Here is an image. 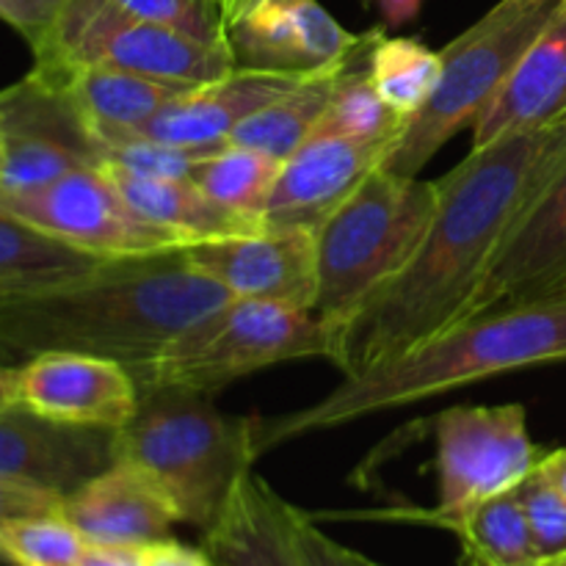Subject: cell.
<instances>
[{
    "label": "cell",
    "instance_id": "ac0fdd59",
    "mask_svg": "<svg viewBox=\"0 0 566 566\" xmlns=\"http://www.w3.org/2000/svg\"><path fill=\"white\" fill-rule=\"evenodd\" d=\"M302 81L304 77L235 66L219 81L182 92L138 133L171 147L205 155L216 153L230 144V136L241 127V122Z\"/></svg>",
    "mask_w": 566,
    "mask_h": 566
},
{
    "label": "cell",
    "instance_id": "d590c367",
    "mask_svg": "<svg viewBox=\"0 0 566 566\" xmlns=\"http://www.w3.org/2000/svg\"><path fill=\"white\" fill-rule=\"evenodd\" d=\"M144 566H213L210 556L197 547H188L182 542L160 539L144 547Z\"/></svg>",
    "mask_w": 566,
    "mask_h": 566
},
{
    "label": "cell",
    "instance_id": "8fae6325",
    "mask_svg": "<svg viewBox=\"0 0 566 566\" xmlns=\"http://www.w3.org/2000/svg\"><path fill=\"white\" fill-rule=\"evenodd\" d=\"M0 193L31 191L83 166H103L72 99L36 70L0 92Z\"/></svg>",
    "mask_w": 566,
    "mask_h": 566
},
{
    "label": "cell",
    "instance_id": "4fadbf2b",
    "mask_svg": "<svg viewBox=\"0 0 566 566\" xmlns=\"http://www.w3.org/2000/svg\"><path fill=\"white\" fill-rule=\"evenodd\" d=\"M566 298V164L531 205L470 296L462 318L475 321Z\"/></svg>",
    "mask_w": 566,
    "mask_h": 566
},
{
    "label": "cell",
    "instance_id": "7402d4cb",
    "mask_svg": "<svg viewBox=\"0 0 566 566\" xmlns=\"http://www.w3.org/2000/svg\"><path fill=\"white\" fill-rule=\"evenodd\" d=\"M103 169L133 210L153 224L175 232L186 247L265 230L263 219L224 208L188 177H142L108 164H103Z\"/></svg>",
    "mask_w": 566,
    "mask_h": 566
},
{
    "label": "cell",
    "instance_id": "8992f818",
    "mask_svg": "<svg viewBox=\"0 0 566 566\" xmlns=\"http://www.w3.org/2000/svg\"><path fill=\"white\" fill-rule=\"evenodd\" d=\"M562 0H497L479 22L440 50L429 103L409 116L381 169L420 177L423 166L497 97Z\"/></svg>",
    "mask_w": 566,
    "mask_h": 566
},
{
    "label": "cell",
    "instance_id": "ab89813d",
    "mask_svg": "<svg viewBox=\"0 0 566 566\" xmlns=\"http://www.w3.org/2000/svg\"><path fill=\"white\" fill-rule=\"evenodd\" d=\"M14 401V390H11V368H0V407Z\"/></svg>",
    "mask_w": 566,
    "mask_h": 566
},
{
    "label": "cell",
    "instance_id": "7bdbcfd3",
    "mask_svg": "<svg viewBox=\"0 0 566 566\" xmlns=\"http://www.w3.org/2000/svg\"><path fill=\"white\" fill-rule=\"evenodd\" d=\"M459 566H486V564H481V562H473V558L462 556V564H459Z\"/></svg>",
    "mask_w": 566,
    "mask_h": 566
},
{
    "label": "cell",
    "instance_id": "52a82bcc",
    "mask_svg": "<svg viewBox=\"0 0 566 566\" xmlns=\"http://www.w3.org/2000/svg\"><path fill=\"white\" fill-rule=\"evenodd\" d=\"M307 357H335V332L313 310L232 296L133 370V379L138 392L213 396L254 370Z\"/></svg>",
    "mask_w": 566,
    "mask_h": 566
},
{
    "label": "cell",
    "instance_id": "3957f363",
    "mask_svg": "<svg viewBox=\"0 0 566 566\" xmlns=\"http://www.w3.org/2000/svg\"><path fill=\"white\" fill-rule=\"evenodd\" d=\"M566 359V298L514 307L451 326L357 376L310 407L276 418H254V453L315 431L381 415L473 381Z\"/></svg>",
    "mask_w": 566,
    "mask_h": 566
},
{
    "label": "cell",
    "instance_id": "6da1fadb",
    "mask_svg": "<svg viewBox=\"0 0 566 566\" xmlns=\"http://www.w3.org/2000/svg\"><path fill=\"white\" fill-rule=\"evenodd\" d=\"M566 164V114L470 149L437 177V210L418 254L346 326L332 363L357 376L459 324L470 296L531 205Z\"/></svg>",
    "mask_w": 566,
    "mask_h": 566
},
{
    "label": "cell",
    "instance_id": "9a60e30c",
    "mask_svg": "<svg viewBox=\"0 0 566 566\" xmlns=\"http://www.w3.org/2000/svg\"><path fill=\"white\" fill-rule=\"evenodd\" d=\"M14 403L48 420L122 429L138 409V385L116 359L53 352L11 368Z\"/></svg>",
    "mask_w": 566,
    "mask_h": 566
},
{
    "label": "cell",
    "instance_id": "f35d334b",
    "mask_svg": "<svg viewBox=\"0 0 566 566\" xmlns=\"http://www.w3.org/2000/svg\"><path fill=\"white\" fill-rule=\"evenodd\" d=\"M536 470H539V473L545 475L558 492H562V497L566 501V448H562V451L545 453Z\"/></svg>",
    "mask_w": 566,
    "mask_h": 566
},
{
    "label": "cell",
    "instance_id": "277c9868",
    "mask_svg": "<svg viewBox=\"0 0 566 566\" xmlns=\"http://www.w3.org/2000/svg\"><path fill=\"white\" fill-rule=\"evenodd\" d=\"M114 459L147 475L180 523L205 534L258 462L254 418L219 412L199 392H138L136 415L114 434Z\"/></svg>",
    "mask_w": 566,
    "mask_h": 566
},
{
    "label": "cell",
    "instance_id": "83f0119b",
    "mask_svg": "<svg viewBox=\"0 0 566 566\" xmlns=\"http://www.w3.org/2000/svg\"><path fill=\"white\" fill-rule=\"evenodd\" d=\"M280 169L282 160L271 155L227 144L224 149L202 155L188 180L197 182L210 199L224 208L263 219L265 202H269Z\"/></svg>",
    "mask_w": 566,
    "mask_h": 566
},
{
    "label": "cell",
    "instance_id": "ba28073f",
    "mask_svg": "<svg viewBox=\"0 0 566 566\" xmlns=\"http://www.w3.org/2000/svg\"><path fill=\"white\" fill-rule=\"evenodd\" d=\"M33 55L36 66H114L180 88L205 86L235 70L227 48L138 20L111 0H70Z\"/></svg>",
    "mask_w": 566,
    "mask_h": 566
},
{
    "label": "cell",
    "instance_id": "1f68e13d",
    "mask_svg": "<svg viewBox=\"0 0 566 566\" xmlns=\"http://www.w3.org/2000/svg\"><path fill=\"white\" fill-rule=\"evenodd\" d=\"M539 468V464H536ZM517 497L523 503L525 520L534 534L536 551L542 558H553L566 551V501L562 492L539 473L528 475L523 484L517 486Z\"/></svg>",
    "mask_w": 566,
    "mask_h": 566
},
{
    "label": "cell",
    "instance_id": "5b68a950",
    "mask_svg": "<svg viewBox=\"0 0 566 566\" xmlns=\"http://www.w3.org/2000/svg\"><path fill=\"white\" fill-rule=\"evenodd\" d=\"M437 210V180L376 169L315 230L318 291L313 313L335 332L409 269ZM335 359V357H332Z\"/></svg>",
    "mask_w": 566,
    "mask_h": 566
},
{
    "label": "cell",
    "instance_id": "d6a6232c",
    "mask_svg": "<svg viewBox=\"0 0 566 566\" xmlns=\"http://www.w3.org/2000/svg\"><path fill=\"white\" fill-rule=\"evenodd\" d=\"M291 525L293 539H296L304 566H385L376 564L374 558L363 556V553L352 551V547L340 545L337 539H332V536L324 534V531L313 523V517L304 514L302 509L293 506Z\"/></svg>",
    "mask_w": 566,
    "mask_h": 566
},
{
    "label": "cell",
    "instance_id": "ffe728a7",
    "mask_svg": "<svg viewBox=\"0 0 566 566\" xmlns=\"http://www.w3.org/2000/svg\"><path fill=\"white\" fill-rule=\"evenodd\" d=\"M566 114V0L497 97L473 122V147L534 130Z\"/></svg>",
    "mask_w": 566,
    "mask_h": 566
},
{
    "label": "cell",
    "instance_id": "4dcf8cb0",
    "mask_svg": "<svg viewBox=\"0 0 566 566\" xmlns=\"http://www.w3.org/2000/svg\"><path fill=\"white\" fill-rule=\"evenodd\" d=\"M138 20L158 22L199 42L227 48V17L221 0H111Z\"/></svg>",
    "mask_w": 566,
    "mask_h": 566
},
{
    "label": "cell",
    "instance_id": "7a4b0ae2",
    "mask_svg": "<svg viewBox=\"0 0 566 566\" xmlns=\"http://www.w3.org/2000/svg\"><path fill=\"white\" fill-rule=\"evenodd\" d=\"M230 298L182 249L108 258L66 280L0 293V368L70 352L116 359L133 374Z\"/></svg>",
    "mask_w": 566,
    "mask_h": 566
},
{
    "label": "cell",
    "instance_id": "d6986e66",
    "mask_svg": "<svg viewBox=\"0 0 566 566\" xmlns=\"http://www.w3.org/2000/svg\"><path fill=\"white\" fill-rule=\"evenodd\" d=\"M61 514L92 545H138L169 539L180 523L169 497L130 464L114 462L64 495Z\"/></svg>",
    "mask_w": 566,
    "mask_h": 566
},
{
    "label": "cell",
    "instance_id": "d4e9b609",
    "mask_svg": "<svg viewBox=\"0 0 566 566\" xmlns=\"http://www.w3.org/2000/svg\"><path fill=\"white\" fill-rule=\"evenodd\" d=\"M379 33H368L363 48L337 72L329 105L313 136H340L357 142L396 144L407 127V119L390 108L376 92L368 70V50Z\"/></svg>",
    "mask_w": 566,
    "mask_h": 566
},
{
    "label": "cell",
    "instance_id": "74e56055",
    "mask_svg": "<svg viewBox=\"0 0 566 566\" xmlns=\"http://www.w3.org/2000/svg\"><path fill=\"white\" fill-rule=\"evenodd\" d=\"M376 6H379V11H381V17H385L387 25L401 28L420 14V9H423V0H376Z\"/></svg>",
    "mask_w": 566,
    "mask_h": 566
},
{
    "label": "cell",
    "instance_id": "f546056e",
    "mask_svg": "<svg viewBox=\"0 0 566 566\" xmlns=\"http://www.w3.org/2000/svg\"><path fill=\"white\" fill-rule=\"evenodd\" d=\"M9 566H77L86 539L61 512L33 514L0 525Z\"/></svg>",
    "mask_w": 566,
    "mask_h": 566
},
{
    "label": "cell",
    "instance_id": "e0dca14e",
    "mask_svg": "<svg viewBox=\"0 0 566 566\" xmlns=\"http://www.w3.org/2000/svg\"><path fill=\"white\" fill-rule=\"evenodd\" d=\"M390 144L340 136H310L291 158L282 160L263 224L271 230L304 227L318 230L359 182L385 164Z\"/></svg>",
    "mask_w": 566,
    "mask_h": 566
},
{
    "label": "cell",
    "instance_id": "60d3db41",
    "mask_svg": "<svg viewBox=\"0 0 566 566\" xmlns=\"http://www.w3.org/2000/svg\"><path fill=\"white\" fill-rule=\"evenodd\" d=\"M247 3H252V0H221V6H224V17L230 20L232 14H235L238 9H243Z\"/></svg>",
    "mask_w": 566,
    "mask_h": 566
},
{
    "label": "cell",
    "instance_id": "44dd1931",
    "mask_svg": "<svg viewBox=\"0 0 566 566\" xmlns=\"http://www.w3.org/2000/svg\"><path fill=\"white\" fill-rule=\"evenodd\" d=\"M291 512L293 503L249 470L213 528L205 531V553L213 566H304L293 539Z\"/></svg>",
    "mask_w": 566,
    "mask_h": 566
},
{
    "label": "cell",
    "instance_id": "7c38bea8",
    "mask_svg": "<svg viewBox=\"0 0 566 566\" xmlns=\"http://www.w3.org/2000/svg\"><path fill=\"white\" fill-rule=\"evenodd\" d=\"M365 36L348 33L318 0H252L227 20V50L238 70L313 77L340 70Z\"/></svg>",
    "mask_w": 566,
    "mask_h": 566
},
{
    "label": "cell",
    "instance_id": "f1b7e54d",
    "mask_svg": "<svg viewBox=\"0 0 566 566\" xmlns=\"http://www.w3.org/2000/svg\"><path fill=\"white\" fill-rule=\"evenodd\" d=\"M368 70L376 92L403 119L429 103L440 77V53L418 39L376 36L368 50Z\"/></svg>",
    "mask_w": 566,
    "mask_h": 566
},
{
    "label": "cell",
    "instance_id": "2e32d148",
    "mask_svg": "<svg viewBox=\"0 0 566 566\" xmlns=\"http://www.w3.org/2000/svg\"><path fill=\"white\" fill-rule=\"evenodd\" d=\"M114 429L48 420L20 403L0 407V479L70 495L114 459Z\"/></svg>",
    "mask_w": 566,
    "mask_h": 566
},
{
    "label": "cell",
    "instance_id": "9c48e42d",
    "mask_svg": "<svg viewBox=\"0 0 566 566\" xmlns=\"http://www.w3.org/2000/svg\"><path fill=\"white\" fill-rule=\"evenodd\" d=\"M542 457L520 403L446 409L437 418L440 503L434 514H420V520L440 525L490 497L517 490Z\"/></svg>",
    "mask_w": 566,
    "mask_h": 566
},
{
    "label": "cell",
    "instance_id": "4316f807",
    "mask_svg": "<svg viewBox=\"0 0 566 566\" xmlns=\"http://www.w3.org/2000/svg\"><path fill=\"white\" fill-rule=\"evenodd\" d=\"M105 258L81 252L0 210V293L83 274Z\"/></svg>",
    "mask_w": 566,
    "mask_h": 566
},
{
    "label": "cell",
    "instance_id": "836d02e7",
    "mask_svg": "<svg viewBox=\"0 0 566 566\" xmlns=\"http://www.w3.org/2000/svg\"><path fill=\"white\" fill-rule=\"evenodd\" d=\"M66 6L70 0H0V20L14 25L31 48H36L53 31Z\"/></svg>",
    "mask_w": 566,
    "mask_h": 566
},
{
    "label": "cell",
    "instance_id": "8d00e7d4",
    "mask_svg": "<svg viewBox=\"0 0 566 566\" xmlns=\"http://www.w3.org/2000/svg\"><path fill=\"white\" fill-rule=\"evenodd\" d=\"M77 566H144V547L92 545V542H86Z\"/></svg>",
    "mask_w": 566,
    "mask_h": 566
},
{
    "label": "cell",
    "instance_id": "f6af8a7d",
    "mask_svg": "<svg viewBox=\"0 0 566 566\" xmlns=\"http://www.w3.org/2000/svg\"><path fill=\"white\" fill-rule=\"evenodd\" d=\"M0 164H3V138H0Z\"/></svg>",
    "mask_w": 566,
    "mask_h": 566
},
{
    "label": "cell",
    "instance_id": "b9f144b4",
    "mask_svg": "<svg viewBox=\"0 0 566 566\" xmlns=\"http://www.w3.org/2000/svg\"><path fill=\"white\" fill-rule=\"evenodd\" d=\"M536 566H566V551L558 553V556H553V558H542Z\"/></svg>",
    "mask_w": 566,
    "mask_h": 566
},
{
    "label": "cell",
    "instance_id": "cb8c5ba5",
    "mask_svg": "<svg viewBox=\"0 0 566 566\" xmlns=\"http://www.w3.org/2000/svg\"><path fill=\"white\" fill-rule=\"evenodd\" d=\"M340 70L304 77L291 92H285L274 103H269L258 114L249 116L247 122H241V127L230 136L232 147L258 149V153L271 155L276 160L291 158L318 130L326 105H329L332 88H335V77Z\"/></svg>",
    "mask_w": 566,
    "mask_h": 566
},
{
    "label": "cell",
    "instance_id": "5bb4252c",
    "mask_svg": "<svg viewBox=\"0 0 566 566\" xmlns=\"http://www.w3.org/2000/svg\"><path fill=\"white\" fill-rule=\"evenodd\" d=\"M182 252L193 269L219 282L232 296L313 310L318 291L315 230L265 227L252 235L188 243Z\"/></svg>",
    "mask_w": 566,
    "mask_h": 566
},
{
    "label": "cell",
    "instance_id": "e575fe53",
    "mask_svg": "<svg viewBox=\"0 0 566 566\" xmlns=\"http://www.w3.org/2000/svg\"><path fill=\"white\" fill-rule=\"evenodd\" d=\"M61 503H64V495L0 479V525L11 523V520L33 517V514L61 512Z\"/></svg>",
    "mask_w": 566,
    "mask_h": 566
},
{
    "label": "cell",
    "instance_id": "30bf717a",
    "mask_svg": "<svg viewBox=\"0 0 566 566\" xmlns=\"http://www.w3.org/2000/svg\"><path fill=\"white\" fill-rule=\"evenodd\" d=\"M0 210L105 260L186 247L175 232L133 210L103 166H83L31 191L0 193Z\"/></svg>",
    "mask_w": 566,
    "mask_h": 566
},
{
    "label": "cell",
    "instance_id": "ee69618b",
    "mask_svg": "<svg viewBox=\"0 0 566 566\" xmlns=\"http://www.w3.org/2000/svg\"><path fill=\"white\" fill-rule=\"evenodd\" d=\"M0 564H6V566H9V562H6V553H3V547H0Z\"/></svg>",
    "mask_w": 566,
    "mask_h": 566
},
{
    "label": "cell",
    "instance_id": "603a6c76",
    "mask_svg": "<svg viewBox=\"0 0 566 566\" xmlns=\"http://www.w3.org/2000/svg\"><path fill=\"white\" fill-rule=\"evenodd\" d=\"M39 75L59 83L66 97L83 116L88 130H133L138 133L149 119L160 114L175 97L188 88L169 86L153 77L133 75L97 64L33 66Z\"/></svg>",
    "mask_w": 566,
    "mask_h": 566
},
{
    "label": "cell",
    "instance_id": "484cf974",
    "mask_svg": "<svg viewBox=\"0 0 566 566\" xmlns=\"http://www.w3.org/2000/svg\"><path fill=\"white\" fill-rule=\"evenodd\" d=\"M462 542V556L486 566H536L542 562L517 492L490 497L440 523Z\"/></svg>",
    "mask_w": 566,
    "mask_h": 566
}]
</instances>
